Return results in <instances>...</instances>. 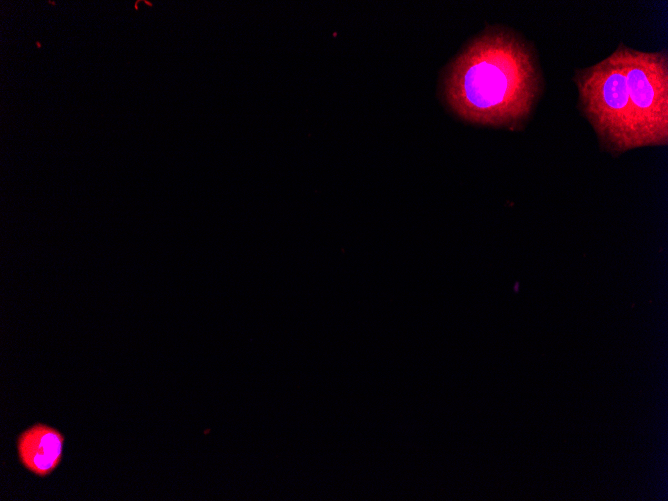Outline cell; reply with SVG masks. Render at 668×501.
Here are the masks:
<instances>
[{"label": "cell", "mask_w": 668, "mask_h": 501, "mask_svg": "<svg viewBox=\"0 0 668 501\" xmlns=\"http://www.w3.org/2000/svg\"><path fill=\"white\" fill-rule=\"evenodd\" d=\"M543 90L533 45L512 29L487 26L448 64L442 95L460 119L477 125L520 128Z\"/></svg>", "instance_id": "cell-1"}, {"label": "cell", "mask_w": 668, "mask_h": 501, "mask_svg": "<svg viewBox=\"0 0 668 501\" xmlns=\"http://www.w3.org/2000/svg\"><path fill=\"white\" fill-rule=\"evenodd\" d=\"M578 107L612 153L635 148L631 105L619 48L600 62L575 70Z\"/></svg>", "instance_id": "cell-2"}, {"label": "cell", "mask_w": 668, "mask_h": 501, "mask_svg": "<svg viewBox=\"0 0 668 501\" xmlns=\"http://www.w3.org/2000/svg\"><path fill=\"white\" fill-rule=\"evenodd\" d=\"M636 147L665 145L668 139V55L620 43Z\"/></svg>", "instance_id": "cell-3"}, {"label": "cell", "mask_w": 668, "mask_h": 501, "mask_svg": "<svg viewBox=\"0 0 668 501\" xmlns=\"http://www.w3.org/2000/svg\"><path fill=\"white\" fill-rule=\"evenodd\" d=\"M64 436L57 429L37 423L24 430L17 440L22 465L35 475L51 474L62 459Z\"/></svg>", "instance_id": "cell-4"}]
</instances>
